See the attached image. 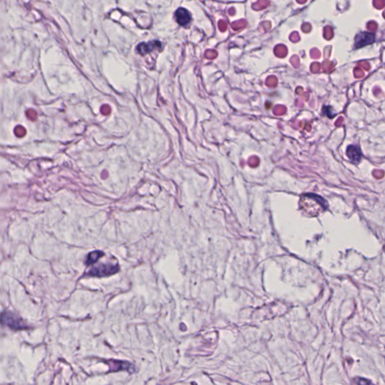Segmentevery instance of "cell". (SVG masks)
Instances as JSON below:
<instances>
[{
  "label": "cell",
  "mask_w": 385,
  "mask_h": 385,
  "mask_svg": "<svg viewBox=\"0 0 385 385\" xmlns=\"http://www.w3.org/2000/svg\"><path fill=\"white\" fill-rule=\"evenodd\" d=\"M300 210L308 217H317L326 211L327 203L316 194H306L302 196L299 202Z\"/></svg>",
  "instance_id": "obj_1"
},
{
  "label": "cell",
  "mask_w": 385,
  "mask_h": 385,
  "mask_svg": "<svg viewBox=\"0 0 385 385\" xmlns=\"http://www.w3.org/2000/svg\"><path fill=\"white\" fill-rule=\"evenodd\" d=\"M0 323L13 330H26L28 328L22 318L10 311H4L0 315Z\"/></svg>",
  "instance_id": "obj_2"
},
{
  "label": "cell",
  "mask_w": 385,
  "mask_h": 385,
  "mask_svg": "<svg viewBox=\"0 0 385 385\" xmlns=\"http://www.w3.org/2000/svg\"><path fill=\"white\" fill-rule=\"evenodd\" d=\"M118 271H119V266L118 264L99 265V266L92 268L88 273V275L91 276H94V277H105V276L115 274L118 273Z\"/></svg>",
  "instance_id": "obj_3"
},
{
  "label": "cell",
  "mask_w": 385,
  "mask_h": 385,
  "mask_svg": "<svg viewBox=\"0 0 385 385\" xmlns=\"http://www.w3.org/2000/svg\"><path fill=\"white\" fill-rule=\"evenodd\" d=\"M375 41V34L370 32H360L354 39V48L358 49L372 44Z\"/></svg>",
  "instance_id": "obj_4"
},
{
  "label": "cell",
  "mask_w": 385,
  "mask_h": 385,
  "mask_svg": "<svg viewBox=\"0 0 385 385\" xmlns=\"http://www.w3.org/2000/svg\"><path fill=\"white\" fill-rule=\"evenodd\" d=\"M161 42H159V41H151L148 43L141 42L137 46V50L141 55H145L148 53L154 51L155 49L161 48Z\"/></svg>",
  "instance_id": "obj_5"
},
{
  "label": "cell",
  "mask_w": 385,
  "mask_h": 385,
  "mask_svg": "<svg viewBox=\"0 0 385 385\" xmlns=\"http://www.w3.org/2000/svg\"><path fill=\"white\" fill-rule=\"evenodd\" d=\"M347 156L352 163L358 164L362 159V152L360 148L356 145H352L347 148Z\"/></svg>",
  "instance_id": "obj_6"
},
{
  "label": "cell",
  "mask_w": 385,
  "mask_h": 385,
  "mask_svg": "<svg viewBox=\"0 0 385 385\" xmlns=\"http://www.w3.org/2000/svg\"><path fill=\"white\" fill-rule=\"evenodd\" d=\"M175 19L178 24L181 26H187L190 24L191 20V15L190 12L186 9L179 8L177 9L175 13Z\"/></svg>",
  "instance_id": "obj_7"
},
{
  "label": "cell",
  "mask_w": 385,
  "mask_h": 385,
  "mask_svg": "<svg viewBox=\"0 0 385 385\" xmlns=\"http://www.w3.org/2000/svg\"><path fill=\"white\" fill-rule=\"evenodd\" d=\"M103 255H104V254H103V252H102V251H92L91 254H88V258H87L86 260V264L88 265V266L93 264L99 258H101Z\"/></svg>",
  "instance_id": "obj_8"
},
{
  "label": "cell",
  "mask_w": 385,
  "mask_h": 385,
  "mask_svg": "<svg viewBox=\"0 0 385 385\" xmlns=\"http://www.w3.org/2000/svg\"><path fill=\"white\" fill-rule=\"evenodd\" d=\"M15 133L17 137H24L26 135V129L22 126H17L15 129Z\"/></svg>",
  "instance_id": "obj_9"
},
{
  "label": "cell",
  "mask_w": 385,
  "mask_h": 385,
  "mask_svg": "<svg viewBox=\"0 0 385 385\" xmlns=\"http://www.w3.org/2000/svg\"><path fill=\"white\" fill-rule=\"evenodd\" d=\"M27 116L28 117V118H30V119L32 120V121H34V120H35V118H37V114H36L35 111H34L33 114H31L29 111H27Z\"/></svg>",
  "instance_id": "obj_10"
}]
</instances>
